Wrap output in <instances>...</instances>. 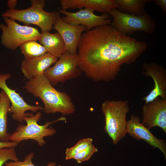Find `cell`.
I'll list each match as a JSON object with an SVG mask.
<instances>
[{
    "mask_svg": "<svg viewBox=\"0 0 166 166\" xmlns=\"http://www.w3.org/2000/svg\"><path fill=\"white\" fill-rule=\"evenodd\" d=\"M109 14L113 18L111 26L125 35L139 31L152 34L156 30L155 22L148 13L137 16L121 12L116 8Z\"/></svg>",
    "mask_w": 166,
    "mask_h": 166,
    "instance_id": "obj_6",
    "label": "cell"
},
{
    "mask_svg": "<svg viewBox=\"0 0 166 166\" xmlns=\"http://www.w3.org/2000/svg\"><path fill=\"white\" fill-rule=\"evenodd\" d=\"M31 6L22 10H8L2 14L3 17H7L22 22L25 24H34L38 26L42 32H49L58 18V11L49 12L45 10L44 0H31Z\"/></svg>",
    "mask_w": 166,
    "mask_h": 166,
    "instance_id": "obj_4",
    "label": "cell"
},
{
    "mask_svg": "<svg viewBox=\"0 0 166 166\" xmlns=\"http://www.w3.org/2000/svg\"><path fill=\"white\" fill-rule=\"evenodd\" d=\"M3 19L6 25L0 23L2 32L1 43L7 49L15 51L27 41L39 40L41 33L36 28L20 25L9 18L3 17Z\"/></svg>",
    "mask_w": 166,
    "mask_h": 166,
    "instance_id": "obj_7",
    "label": "cell"
},
{
    "mask_svg": "<svg viewBox=\"0 0 166 166\" xmlns=\"http://www.w3.org/2000/svg\"><path fill=\"white\" fill-rule=\"evenodd\" d=\"M93 141V139L90 138L82 139L73 146L67 148L65 152V159H73L74 156L92 144Z\"/></svg>",
    "mask_w": 166,
    "mask_h": 166,
    "instance_id": "obj_21",
    "label": "cell"
},
{
    "mask_svg": "<svg viewBox=\"0 0 166 166\" xmlns=\"http://www.w3.org/2000/svg\"><path fill=\"white\" fill-rule=\"evenodd\" d=\"M143 74L150 77L154 82L153 89L143 98L145 103L152 101L158 97L166 100V71L165 68L157 63H144L143 65Z\"/></svg>",
    "mask_w": 166,
    "mask_h": 166,
    "instance_id": "obj_12",
    "label": "cell"
},
{
    "mask_svg": "<svg viewBox=\"0 0 166 166\" xmlns=\"http://www.w3.org/2000/svg\"><path fill=\"white\" fill-rule=\"evenodd\" d=\"M41 116L42 113L38 111L35 115L31 113L30 115L24 116L23 120L26 122V124L18 125L11 134L10 140L18 144L24 140H34L39 146H42L46 144L44 137L53 136L56 133L54 128H48L49 125L57 121H66L65 117L62 116L54 121H46L44 124L40 125L38 124V122Z\"/></svg>",
    "mask_w": 166,
    "mask_h": 166,
    "instance_id": "obj_5",
    "label": "cell"
},
{
    "mask_svg": "<svg viewBox=\"0 0 166 166\" xmlns=\"http://www.w3.org/2000/svg\"><path fill=\"white\" fill-rule=\"evenodd\" d=\"M58 58L49 53L39 57L25 59L21 64V71L25 78L29 80L36 76L44 74L48 68L57 61Z\"/></svg>",
    "mask_w": 166,
    "mask_h": 166,
    "instance_id": "obj_15",
    "label": "cell"
},
{
    "mask_svg": "<svg viewBox=\"0 0 166 166\" xmlns=\"http://www.w3.org/2000/svg\"><path fill=\"white\" fill-rule=\"evenodd\" d=\"M147 48L145 42L111 26L96 27L81 36L77 47L79 67L94 81H109L117 76L122 65L135 63Z\"/></svg>",
    "mask_w": 166,
    "mask_h": 166,
    "instance_id": "obj_1",
    "label": "cell"
},
{
    "mask_svg": "<svg viewBox=\"0 0 166 166\" xmlns=\"http://www.w3.org/2000/svg\"><path fill=\"white\" fill-rule=\"evenodd\" d=\"M18 144L14 142H3L0 141V148H15Z\"/></svg>",
    "mask_w": 166,
    "mask_h": 166,
    "instance_id": "obj_25",
    "label": "cell"
},
{
    "mask_svg": "<svg viewBox=\"0 0 166 166\" xmlns=\"http://www.w3.org/2000/svg\"><path fill=\"white\" fill-rule=\"evenodd\" d=\"M10 77L11 74L9 73L0 74V88L6 93L11 104L9 113H12V117L13 120L22 123L24 116L30 114L26 113V112L30 110L36 113L39 110H43V108L39 105L35 106L29 105L15 90L9 88L6 81Z\"/></svg>",
    "mask_w": 166,
    "mask_h": 166,
    "instance_id": "obj_9",
    "label": "cell"
},
{
    "mask_svg": "<svg viewBox=\"0 0 166 166\" xmlns=\"http://www.w3.org/2000/svg\"><path fill=\"white\" fill-rule=\"evenodd\" d=\"M141 123L149 129L159 127L166 133V100L158 97L145 104L142 109Z\"/></svg>",
    "mask_w": 166,
    "mask_h": 166,
    "instance_id": "obj_11",
    "label": "cell"
},
{
    "mask_svg": "<svg viewBox=\"0 0 166 166\" xmlns=\"http://www.w3.org/2000/svg\"><path fill=\"white\" fill-rule=\"evenodd\" d=\"M38 40L48 53L58 58L67 51L65 42L58 32L54 34L48 31L42 32Z\"/></svg>",
    "mask_w": 166,
    "mask_h": 166,
    "instance_id": "obj_17",
    "label": "cell"
},
{
    "mask_svg": "<svg viewBox=\"0 0 166 166\" xmlns=\"http://www.w3.org/2000/svg\"><path fill=\"white\" fill-rule=\"evenodd\" d=\"M53 29L56 30L61 36L65 42L67 51L73 54H77L78 42L86 27L82 25L68 24L63 21L60 16L54 24Z\"/></svg>",
    "mask_w": 166,
    "mask_h": 166,
    "instance_id": "obj_14",
    "label": "cell"
},
{
    "mask_svg": "<svg viewBox=\"0 0 166 166\" xmlns=\"http://www.w3.org/2000/svg\"><path fill=\"white\" fill-rule=\"evenodd\" d=\"M97 151V149L92 144L77 154L73 159L75 160L77 163H81L89 160L93 154Z\"/></svg>",
    "mask_w": 166,
    "mask_h": 166,
    "instance_id": "obj_23",
    "label": "cell"
},
{
    "mask_svg": "<svg viewBox=\"0 0 166 166\" xmlns=\"http://www.w3.org/2000/svg\"><path fill=\"white\" fill-rule=\"evenodd\" d=\"M117 8L120 11L137 16L146 13L145 6L151 0H115Z\"/></svg>",
    "mask_w": 166,
    "mask_h": 166,
    "instance_id": "obj_19",
    "label": "cell"
},
{
    "mask_svg": "<svg viewBox=\"0 0 166 166\" xmlns=\"http://www.w3.org/2000/svg\"><path fill=\"white\" fill-rule=\"evenodd\" d=\"M153 1H154L155 4L160 7L164 13H165L166 12V0H154Z\"/></svg>",
    "mask_w": 166,
    "mask_h": 166,
    "instance_id": "obj_26",
    "label": "cell"
},
{
    "mask_svg": "<svg viewBox=\"0 0 166 166\" xmlns=\"http://www.w3.org/2000/svg\"><path fill=\"white\" fill-rule=\"evenodd\" d=\"M10 101L2 90L0 92V141L9 142L11 134L8 133L7 114L10 106Z\"/></svg>",
    "mask_w": 166,
    "mask_h": 166,
    "instance_id": "obj_18",
    "label": "cell"
},
{
    "mask_svg": "<svg viewBox=\"0 0 166 166\" xmlns=\"http://www.w3.org/2000/svg\"><path fill=\"white\" fill-rule=\"evenodd\" d=\"M9 160L19 161L14 148H0V166Z\"/></svg>",
    "mask_w": 166,
    "mask_h": 166,
    "instance_id": "obj_22",
    "label": "cell"
},
{
    "mask_svg": "<svg viewBox=\"0 0 166 166\" xmlns=\"http://www.w3.org/2000/svg\"><path fill=\"white\" fill-rule=\"evenodd\" d=\"M17 3V0H9L7 1V5L9 8V10H13L15 9V7Z\"/></svg>",
    "mask_w": 166,
    "mask_h": 166,
    "instance_id": "obj_27",
    "label": "cell"
},
{
    "mask_svg": "<svg viewBox=\"0 0 166 166\" xmlns=\"http://www.w3.org/2000/svg\"><path fill=\"white\" fill-rule=\"evenodd\" d=\"M105 119L104 129L111 139L113 144H117L127 133L126 116L129 110L128 100H106L101 105Z\"/></svg>",
    "mask_w": 166,
    "mask_h": 166,
    "instance_id": "obj_3",
    "label": "cell"
},
{
    "mask_svg": "<svg viewBox=\"0 0 166 166\" xmlns=\"http://www.w3.org/2000/svg\"><path fill=\"white\" fill-rule=\"evenodd\" d=\"M19 47L25 59L40 57L48 53L45 47L36 41H27Z\"/></svg>",
    "mask_w": 166,
    "mask_h": 166,
    "instance_id": "obj_20",
    "label": "cell"
},
{
    "mask_svg": "<svg viewBox=\"0 0 166 166\" xmlns=\"http://www.w3.org/2000/svg\"><path fill=\"white\" fill-rule=\"evenodd\" d=\"M34 153L31 152L27 155L24 158L23 161L10 162L5 163L6 166H36L32 162V160L34 156ZM56 164L54 162H49L46 166H56Z\"/></svg>",
    "mask_w": 166,
    "mask_h": 166,
    "instance_id": "obj_24",
    "label": "cell"
},
{
    "mask_svg": "<svg viewBox=\"0 0 166 166\" xmlns=\"http://www.w3.org/2000/svg\"><path fill=\"white\" fill-rule=\"evenodd\" d=\"M24 88L27 92L42 100L46 113L58 112L65 116L73 113L75 110L70 96L66 92L55 89L44 74L28 80Z\"/></svg>",
    "mask_w": 166,
    "mask_h": 166,
    "instance_id": "obj_2",
    "label": "cell"
},
{
    "mask_svg": "<svg viewBox=\"0 0 166 166\" xmlns=\"http://www.w3.org/2000/svg\"><path fill=\"white\" fill-rule=\"evenodd\" d=\"M140 122L139 116L132 115L127 121V133L134 139L145 141L149 145L161 151L166 158V143L165 140L157 138Z\"/></svg>",
    "mask_w": 166,
    "mask_h": 166,
    "instance_id": "obj_13",
    "label": "cell"
},
{
    "mask_svg": "<svg viewBox=\"0 0 166 166\" xmlns=\"http://www.w3.org/2000/svg\"><path fill=\"white\" fill-rule=\"evenodd\" d=\"M58 12L65 15L61 19L65 22L73 25H82L85 26L87 30L97 26L109 25L111 23V17L107 13L100 16L94 14V11L88 9H80L76 12H70L60 9Z\"/></svg>",
    "mask_w": 166,
    "mask_h": 166,
    "instance_id": "obj_10",
    "label": "cell"
},
{
    "mask_svg": "<svg viewBox=\"0 0 166 166\" xmlns=\"http://www.w3.org/2000/svg\"><path fill=\"white\" fill-rule=\"evenodd\" d=\"M81 72L77 54H73L66 51L58 58L53 66L45 70L44 75L54 86L77 78L81 76Z\"/></svg>",
    "mask_w": 166,
    "mask_h": 166,
    "instance_id": "obj_8",
    "label": "cell"
},
{
    "mask_svg": "<svg viewBox=\"0 0 166 166\" xmlns=\"http://www.w3.org/2000/svg\"><path fill=\"white\" fill-rule=\"evenodd\" d=\"M61 9H85L101 12L109 13L117 8L115 0H60Z\"/></svg>",
    "mask_w": 166,
    "mask_h": 166,
    "instance_id": "obj_16",
    "label": "cell"
}]
</instances>
